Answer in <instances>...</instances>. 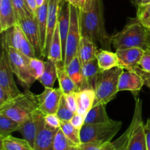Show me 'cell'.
<instances>
[{"label": "cell", "instance_id": "obj_18", "mask_svg": "<svg viewBox=\"0 0 150 150\" xmlns=\"http://www.w3.org/2000/svg\"><path fill=\"white\" fill-rule=\"evenodd\" d=\"M48 0H45L44 4L39 7L35 13V18L38 23L39 29L40 38V45L43 58H45V42H46L47 25H48Z\"/></svg>", "mask_w": 150, "mask_h": 150}, {"label": "cell", "instance_id": "obj_32", "mask_svg": "<svg viewBox=\"0 0 150 150\" xmlns=\"http://www.w3.org/2000/svg\"><path fill=\"white\" fill-rule=\"evenodd\" d=\"M17 22L26 17L35 18V15L28 5L26 0H12Z\"/></svg>", "mask_w": 150, "mask_h": 150}, {"label": "cell", "instance_id": "obj_6", "mask_svg": "<svg viewBox=\"0 0 150 150\" xmlns=\"http://www.w3.org/2000/svg\"><path fill=\"white\" fill-rule=\"evenodd\" d=\"M124 69L117 66L111 70L102 72L95 89L96 97L94 105L98 104L107 105L116 98L119 92V79Z\"/></svg>", "mask_w": 150, "mask_h": 150}, {"label": "cell", "instance_id": "obj_26", "mask_svg": "<svg viewBox=\"0 0 150 150\" xmlns=\"http://www.w3.org/2000/svg\"><path fill=\"white\" fill-rule=\"evenodd\" d=\"M57 79V63L51 59L47 58V60L45 62L43 73L38 81L45 88H54V83Z\"/></svg>", "mask_w": 150, "mask_h": 150}, {"label": "cell", "instance_id": "obj_40", "mask_svg": "<svg viewBox=\"0 0 150 150\" xmlns=\"http://www.w3.org/2000/svg\"><path fill=\"white\" fill-rule=\"evenodd\" d=\"M65 97L66 101L68 104L70 109L73 111V113H77L78 110V100H77V92H72V93L64 95Z\"/></svg>", "mask_w": 150, "mask_h": 150}, {"label": "cell", "instance_id": "obj_5", "mask_svg": "<svg viewBox=\"0 0 150 150\" xmlns=\"http://www.w3.org/2000/svg\"><path fill=\"white\" fill-rule=\"evenodd\" d=\"M122 126L121 121H109L96 124H84L81 129V143L105 144L111 142Z\"/></svg>", "mask_w": 150, "mask_h": 150}, {"label": "cell", "instance_id": "obj_41", "mask_svg": "<svg viewBox=\"0 0 150 150\" xmlns=\"http://www.w3.org/2000/svg\"><path fill=\"white\" fill-rule=\"evenodd\" d=\"M45 121L48 125L54 128L59 129L61 127V120L56 114L45 115Z\"/></svg>", "mask_w": 150, "mask_h": 150}, {"label": "cell", "instance_id": "obj_47", "mask_svg": "<svg viewBox=\"0 0 150 150\" xmlns=\"http://www.w3.org/2000/svg\"><path fill=\"white\" fill-rule=\"evenodd\" d=\"M71 5L77 7L78 9L81 10L84 6L86 0H67Z\"/></svg>", "mask_w": 150, "mask_h": 150}, {"label": "cell", "instance_id": "obj_27", "mask_svg": "<svg viewBox=\"0 0 150 150\" xmlns=\"http://www.w3.org/2000/svg\"><path fill=\"white\" fill-rule=\"evenodd\" d=\"M96 59L102 72L111 70L119 65L117 54L106 49L98 50L96 54Z\"/></svg>", "mask_w": 150, "mask_h": 150}, {"label": "cell", "instance_id": "obj_52", "mask_svg": "<svg viewBox=\"0 0 150 150\" xmlns=\"http://www.w3.org/2000/svg\"><path fill=\"white\" fill-rule=\"evenodd\" d=\"M149 2L150 0H141V4H147V3Z\"/></svg>", "mask_w": 150, "mask_h": 150}, {"label": "cell", "instance_id": "obj_42", "mask_svg": "<svg viewBox=\"0 0 150 150\" xmlns=\"http://www.w3.org/2000/svg\"><path fill=\"white\" fill-rule=\"evenodd\" d=\"M85 117H86V115L76 113L70 122L75 127L81 130V129L85 124Z\"/></svg>", "mask_w": 150, "mask_h": 150}, {"label": "cell", "instance_id": "obj_12", "mask_svg": "<svg viewBox=\"0 0 150 150\" xmlns=\"http://www.w3.org/2000/svg\"><path fill=\"white\" fill-rule=\"evenodd\" d=\"M18 23L21 26L29 42L33 46L37 58H43L40 45L39 29H38L36 18L26 17L25 18L21 19Z\"/></svg>", "mask_w": 150, "mask_h": 150}, {"label": "cell", "instance_id": "obj_10", "mask_svg": "<svg viewBox=\"0 0 150 150\" xmlns=\"http://www.w3.org/2000/svg\"><path fill=\"white\" fill-rule=\"evenodd\" d=\"M63 92L59 88H45L43 92L38 95V109L44 114H57Z\"/></svg>", "mask_w": 150, "mask_h": 150}, {"label": "cell", "instance_id": "obj_25", "mask_svg": "<svg viewBox=\"0 0 150 150\" xmlns=\"http://www.w3.org/2000/svg\"><path fill=\"white\" fill-rule=\"evenodd\" d=\"M63 54H64V52H63L62 42L61 35H60L59 23H57L51 44H50L48 58L51 59V60L57 63L62 62L64 60Z\"/></svg>", "mask_w": 150, "mask_h": 150}, {"label": "cell", "instance_id": "obj_29", "mask_svg": "<svg viewBox=\"0 0 150 150\" xmlns=\"http://www.w3.org/2000/svg\"><path fill=\"white\" fill-rule=\"evenodd\" d=\"M105 106L106 105L104 104L94 105L86 114L85 124H96L109 121L111 119L107 114Z\"/></svg>", "mask_w": 150, "mask_h": 150}, {"label": "cell", "instance_id": "obj_20", "mask_svg": "<svg viewBox=\"0 0 150 150\" xmlns=\"http://www.w3.org/2000/svg\"><path fill=\"white\" fill-rule=\"evenodd\" d=\"M70 22V4L67 0H62L60 6L59 13L58 23L59 26L60 35H61L62 42L63 52L64 53L66 45V39L69 31Z\"/></svg>", "mask_w": 150, "mask_h": 150}, {"label": "cell", "instance_id": "obj_15", "mask_svg": "<svg viewBox=\"0 0 150 150\" xmlns=\"http://www.w3.org/2000/svg\"><path fill=\"white\" fill-rule=\"evenodd\" d=\"M62 0H48V25H47L46 42H45V58H48V50L52 40L56 26L58 23L59 13Z\"/></svg>", "mask_w": 150, "mask_h": 150}, {"label": "cell", "instance_id": "obj_17", "mask_svg": "<svg viewBox=\"0 0 150 150\" xmlns=\"http://www.w3.org/2000/svg\"><path fill=\"white\" fill-rule=\"evenodd\" d=\"M12 0H0V32L17 24Z\"/></svg>", "mask_w": 150, "mask_h": 150}, {"label": "cell", "instance_id": "obj_48", "mask_svg": "<svg viewBox=\"0 0 150 150\" xmlns=\"http://www.w3.org/2000/svg\"><path fill=\"white\" fill-rule=\"evenodd\" d=\"M26 2H27L28 5H29V8L32 10V11L34 13H36L37 10L38 8V4H37L36 0H26Z\"/></svg>", "mask_w": 150, "mask_h": 150}, {"label": "cell", "instance_id": "obj_28", "mask_svg": "<svg viewBox=\"0 0 150 150\" xmlns=\"http://www.w3.org/2000/svg\"><path fill=\"white\" fill-rule=\"evenodd\" d=\"M1 38L5 40L8 47L18 50L20 48L21 42L24 36L23 30L18 23L9 28L1 33Z\"/></svg>", "mask_w": 150, "mask_h": 150}, {"label": "cell", "instance_id": "obj_45", "mask_svg": "<svg viewBox=\"0 0 150 150\" xmlns=\"http://www.w3.org/2000/svg\"><path fill=\"white\" fill-rule=\"evenodd\" d=\"M136 72L140 75L141 77L143 79L144 85H146V86L150 89V73L145 71V70H144L143 69L141 68L140 67H139L136 69Z\"/></svg>", "mask_w": 150, "mask_h": 150}, {"label": "cell", "instance_id": "obj_11", "mask_svg": "<svg viewBox=\"0 0 150 150\" xmlns=\"http://www.w3.org/2000/svg\"><path fill=\"white\" fill-rule=\"evenodd\" d=\"M44 117L45 115L39 109L36 110L20 123L18 129V131L21 134L23 139L27 141L33 148L38 130Z\"/></svg>", "mask_w": 150, "mask_h": 150}, {"label": "cell", "instance_id": "obj_7", "mask_svg": "<svg viewBox=\"0 0 150 150\" xmlns=\"http://www.w3.org/2000/svg\"><path fill=\"white\" fill-rule=\"evenodd\" d=\"M79 9L70 4V22L66 39L65 50L64 53L63 64L67 66L79 52V45L81 39Z\"/></svg>", "mask_w": 150, "mask_h": 150}, {"label": "cell", "instance_id": "obj_49", "mask_svg": "<svg viewBox=\"0 0 150 150\" xmlns=\"http://www.w3.org/2000/svg\"><path fill=\"white\" fill-rule=\"evenodd\" d=\"M146 29V42H147L148 48H150V28Z\"/></svg>", "mask_w": 150, "mask_h": 150}, {"label": "cell", "instance_id": "obj_37", "mask_svg": "<svg viewBox=\"0 0 150 150\" xmlns=\"http://www.w3.org/2000/svg\"><path fill=\"white\" fill-rule=\"evenodd\" d=\"M136 18L146 28L150 26V2L147 4H141L137 7Z\"/></svg>", "mask_w": 150, "mask_h": 150}, {"label": "cell", "instance_id": "obj_8", "mask_svg": "<svg viewBox=\"0 0 150 150\" xmlns=\"http://www.w3.org/2000/svg\"><path fill=\"white\" fill-rule=\"evenodd\" d=\"M8 54L13 73L17 76L19 83L22 86L26 89H29L36 80L32 77L29 71L28 65L29 57L12 47H8Z\"/></svg>", "mask_w": 150, "mask_h": 150}, {"label": "cell", "instance_id": "obj_46", "mask_svg": "<svg viewBox=\"0 0 150 150\" xmlns=\"http://www.w3.org/2000/svg\"><path fill=\"white\" fill-rule=\"evenodd\" d=\"M144 132L147 150H150V119L147 120L146 123L144 125Z\"/></svg>", "mask_w": 150, "mask_h": 150}, {"label": "cell", "instance_id": "obj_39", "mask_svg": "<svg viewBox=\"0 0 150 150\" xmlns=\"http://www.w3.org/2000/svg\"><path fill=\"white\" fill-rule=\"evenodd\" d=\"M18 51H19L21 54L29 57V58H37L35 49H34L32 44L29 42L27 38H26L25 35L22 39L21 42L20 48Z\"/></svg>", "mask_w": 150, "mask_h": 150}, {"label": "cell", "instance_id": "obj_14", "mask_svg": "<svg viewBox=\"0 0 150 150\" xmlns=\"http://www.w3.org/2000/svg\"><path fill=\"white\" fill-rule=\"evenodd\" d=\"M60 129V128H59ZM59 129L54 128L45 121V117L41 122L35 139V150H54L55 136Z\"/></svg>", "mask_w": 150, "mask_h": 150}, {"label": "cell", "instance_id": "obj_34", "mask_svg": "<svg viewBox=\"0 0 150 150\" xmlns=\"http://www.w3.org/2000/svg\"><path fill=\"white\" fill-rule=\"evenodd\" d=\"M54 150H79V146L70 142L59 129L54 139Z\"/></svg>", "mask_w": 150, "mask_h": 150}, {"label": "cell", "instance_id": "obj_35", "mask_svg": "<svg viewBox=\"0 0 150 150\" xmlns=\"http://www.w3.org/2000/svg\"><path fill=\"white\" fill-rule=\"evenodd\" d=\"M28 65L32 77L36 81L41 77L45 69V62L38 58H28Z\"/></svg>", "mask_w": 150, "mask_h": 150}, {"label": "cell", "instance_id": "obj_22", "mask_svg": "<svg viewBox=\"0 0 150 150\" xmlns=\"http://www.w3.org/2000/svg\"><path fill=\"white\" fill-rule=\"evenodd\" d=\"M98 51L96 43L92 39L87 37H81L78 55L82 64H86L88 62L96 58Z\"/></svg>", "mask_w": 150, "mask_h": 150}, {"label": "cell", "instance_id": "obj_1", "mask_svg": "<svg viewBox=\"0 0 150 150\" xmlns=\"http://www.w3.org/2000/svg\"><path fill=\"white\" fill-rule=\"evenodd\" d=\"M79 19L81 36L87 37L105 49H109L111 37L105 30L102 0H86L79 10Z\"/></svg>", "mask_w": 150, "mask_h": 150}, {"label": "cell", "instance_id": "obj_36", "mask_svg": "<svg viewBox=\"0 0 150 150\" xmlns=\"http://www.w3.org/2000/svg\"><path fill=\"white\" fill-rule=\"evenodd\" d=\"M57 117L59 118V120H61V122H69L70 121L73 117L74 116L75 113H73V111L70 109V108L69 107L68 104H67V101H66L65 97L63 95V96L62 97V99L60 100L59 105V108L57 109Z\"/></svg>", "mask_w": 150, "mask_h": 150}, {"label": "cell", "instance_id": "obj_13", "mask_svg": "<svg viewBox=\"0 0 150 150\" xmlns=\"http://www.w3.org/2000/svg\"><path fill=\"white\" fill-rule=\"evenodd\" d=\"M144 50L139 48H130L116 51L118 57L119 67L130 71H136L140 67Z\"/></svg>", "mask_w": 150, "mask_h": 150}, {"label": "cell", "instance_id": "obj_33", "mask_svg": "<svg viewBox=\"0 0 150 150\" xmlns=\"http://www.w3.org/2000/svg\"><path fill=\"white\" fill-rule=\"evenodd\" d=\"M60 129L64 136L74 144L79 146L81 144V130L75 127L70 122H61Z\"/></svg>", "mask_w": 150, "mask_h": 150}, {"label": "cell", "instance_id": "obj_31", "mask_svg": "<svg viewBox=\"0 0 150 150\" xmlns=\"http://www.w3.org/2000/svg\"><path fill=\"white\" fill-rule=\"evenodd\" d=\"M20 123L7 116L0 114V139L11 135L12 133L18 131Z\"/></svg>", "mask_w": 150, "mask_h": 150}, {"label": "cell", "instance_id": "obj_9", "mask_svg": "<svg viewBox=\"0 0 150 150\" xmlns=\"http://www.w3.org/2000/svg\"><path fill=\"white\" fill-rule=\"evenodd\" d=\"M2 39V51L0 59V86L4 88L11 95L13 98L20 95V92L17 87L13 78V72L11 68L9 59L8 45L5 40Z\"/></svg>", "mask_w": 150, "mask_h": 150}, {"label": "cell", "instance_id": "obj_24", "mask_svg": "<svg viewBox=\"0 0 150 150\" xmlns=\"http://www.w3.org/2000/svg\"><path fill=\"white\" fill-rule=\"evenodd\" d=\"M57 76L59 88L64 95L79 92V87L67 74L63 62L57 63Z\"/></svg>", "mask_w": 150, "mask_h": 150}, {"label": "cell", "instance_id": "obj_30", "mask_svg": "<svg viewBox=\"0 0 150 150\" xmlns=\"http://www.w3.org/2000/svg\"><path fill=\"white\" fill-rule=\"evenodd\" d=\"M0 150H35L24 139H18L11 135L1 139Z\"/></svg>", "mask_w": 150, "mask_h": 150}, {"label": "cell", "instance_id": "obj_51", "mask_svg": "<svg viewBox=\"0 0 150 150\" xmlns=\"http://www.w3.org/2000/svg\"><path fill=\"white\" fill-rule=\"evenodd\" d=\"M36 1H37V4H38V7H39L44 4V2L45 1V0H36Z\"/></svg>", "mask_w": 150, "mask_h": 150}, {"label": "cell", "instance_id": "obj_3", "mask_svg": "<svg viewBox=\"0 0 150 150\" xmlns=\"http://www.w3.org/2000/svg\"><path fill=\"white\" fill-rule=\"evenodd\" d=\"M111 42L116 51L130 48H139L146 51L149 48L146 42V29L137 18L128 22L122 30L111 36Z\"/></svg>", "mask_w": 150, "mask_h": 150}, {"label": "cell", "instance_id": "obj_43", "mask_svg": "<svg viewBox=\"0 0 150 150\" xmlns=\"http://www.w3.org/2000/svg\"><path fill=\"white\" fill-rule=\"evenodd\" d=\"M139 66L144 70L150 73V48L144 51Z\"/></svg>", "mask_w": 150, "mask_h": 150}, {"label": "cell", "instance_id": "obj_23", "mask_svg": "<svg viewBox=\"0 0 150 150\" xmlns=\"http://www.w3.org/2000/svg\"><path fill=\"white\" fill-rule=\"evenodd\" d=\"M95 97V91L92 89H83L77 92L78 114L86 115L93 107Z\"/></svg>", "mask_w": 150, "mask_h": 150}, {"label": "cell", "instance_id": "obj_16", "mask_svg": "<svg viewBox=\"0 0 150 150\" xmlns=\"http://www.w3.org/2000/svg\"><path fill=\"white\" fill-rule=\"evenodd\" d=\"M144 85V81L136 71H123L119 79L118 89L120 91H130L133 95H137Z\"/></svg>", "mask_w": 150, "mask_h": 150}, {"label": "cell", "instance_id": "obj_38", "mask_svg": "<svg viewBox=\"0 0 150 150\" xmlns=\"http://www.w3.org/2000/svg\"><path fill=\"white\" fill-rule=\"evenodd\" d=\"M79 150H117L113 142L105 144L81 143L79 146Z\"/></svg>", "mask_w": 150, "mask_h": 150}, {"label": "cell", "instance_id": "obj_19", "mask_svg": "<svg viewBox=\"0 0 150 150\" xmlns=\"http://www.w3.org/2000/svg\"><path fill=\"white\" fill-rule=\"evenodd\" d=\"M82 65L86 89H92L95 91L102 73V71L98 66L96 58Z\"/></svg>", "mask_w": 150, "mask_h": 150}, {"label": "cell", "instance_id": "obj_21", "mask_svg": "<svg viewBox=\"0 0 150 150\" xmlns=\"http://www.w3.org/2000/svg\"><path fill=\"white\" fill-rule=\"evenodd\" d=\"M64 67H65L67 74L76 83L79 90L86 89V82H85L84 76H83V65L81 62V60L78 54Z\"/></svg>", "mask_w": 150, "mask_h": 150}, {"label": "cell", "instance_id": "obj_44", "mask_svg": "<svg viewBox=\"0 0 150 150\" xmlns=\"http://www.w3.org/2000/svg\"><path fill=\"white\" fill-rule=\"evenodd\" d=\"M13 98L11 95L7 90L0 86V107L11 100Z\"/></svg>", "mask_w": 150, "mask_h": 150}, {"label": "cell", "instance_id": "obj_2", "mask_svg": "<svg viewBox=\"0 0 150 150\" xmlns=\"http://www.w3.org/2000/svg\"><path fill=\"white\" fill-rule=\"evenodd\" d=\"M117 150H147L144 125L142 120V100L136 98L130 125L119 139L113 142Z\"/></svg>", "mask_w": 150, "mask_h": 150}, {"label": "cell", "instance_id": "obj_50", "mask_svg": "<svg viewBox=\"0 0 150 150\" xmlns=\"http://www.w3.org/2000/svg\"><path fill=\"white\" fill-rule=\"evenodd\" d=\"M130 1H131V2L133 3V5L136 6V7L141 4V0H130Z\"/></svg>", "mask_w": 150, "mask_h": 150}, {"label": "cell", "instance_id": "obj_53", "mask_svg": "<svg viewBox=\"0 0 150 150\" xmlns=\"http://www.w3.org/2000/svg\"><path fill=\"white\" fill-rule=\"evenodd\" d=\"M149 28H150V26H149Z\"/></svg>", "mask_w": 150, "mask_h": 150}, {"label": "cell", "instance_id": "obj_4", "mask_svg": "<svg viewBox=\"0 0 150 150\" xmlns=\"http://www.w3.org/2000/svg\"><path fill=\"white\" fill-rule=\"evenodd\" d=\"M38 109V97L29 89L0 107V114L21 123L28 116Z\"/></svg>", "mask_w": 150, "mask_h": 150}]
</instances>
